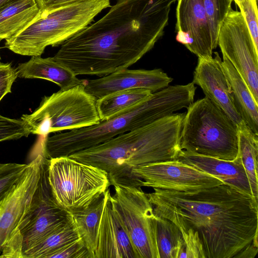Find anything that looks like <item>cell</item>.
<instances>
[{
    "instance_id": "3",
    "label": "cell",
    "mask_w": 258,
    "mask_h": 258,
    "mask_svg": "<svg viewBox=\"0 0 258 258\" xmlns=\"http://www.w3.org/2000/svg\"><path fill=\"white\" fill-rule=\"evenodd\" d=\"M184 114L174 113L68 157L105 171L110 185L133 179L131 172L135 167L177 160L182 151L180 132Z\"/></svg>"
},
{
    "instance_id": "32",
    "label": "cell",
    "mask_w": 258,
    "mask_h": 258,
    "mask_svg": "<svg viewBox=\"0 0 258 258\" xmlns=\"http://www.w3.org/2000/svg\"><path fill=\"white\" fill-rule=\"evenodd\" d=\"M0 257L24 258L23 237L20 229L12 235L2 247Z\"/></svg>"
},
{
    "instance_id": "12",
    "label": "cell",
    "mask_w": 258,
    "mask_h": 258,
    "mask_svg": "<svg viewBox=\"0 0 258 258\" xmlns=\"http://www.w3.org/2000/svg\"><path fill=\"white\" fill-rule=\"evenodd\" d=\"M46 157L42 153L27 164L19 178L0 199V254L10 237L19 230L38 187Z\"/></svg>"
},
{
    "instance_id": "18",
    "label": "cell",
    "mask_w": 258,
    "mask_h": 258,
    "mask_svg": "<svg viewBox=\"0 0 258 258\" xmlns=\"http://www.w3.org/2000/svg\"><path fill=\"white\" fill-rule=\"evenodd\" d=\"M177 160L212 175L224 184L252 197L247 176L238 154L235 159L229 161L182 150Z\"/></svg>"
},
{
    "instance_id": "21",
    "label": "cell",
    "mask_w": 258,
    "mask_h": 258,
    "mask_svg": "<svg viewBox=\"0 0 258 258\" xmlns=\"http://www.w3.org/2000/svg\"><path fill=\"white\" fill-rule=\"evenodd\" d=\"M35 0H19L0 10V41L20 33L40 15Z\"/></svg>"
},
{
    "instance_id": "20",
    "label": "cell",
    "mask_w": 258,
    "mask_h": 258,
    "mask_svg": "<svg viewBox=\"0 0 258 258\" xmlns=\"http://www.w3.org/2000/svg\"><path fill=\"white\" fill-rule=\"evenodd\" d=\"M222 66L231 88L234 106L242 120L258 135V103L240 74L223 56Z\"/></svg>"
},
{
    "instance_id": "27",
    "label": "cell",
    "mask_w": 258,
    "mask_h": 258,
    "mask_svg": "<svg viewBox=\"0 0 258 258\" xmlns=\"http://www.w3.org/2000/svg\"><path fill=\"white\" fill-rule=\"evenodd\" d=\"M232 0H202L211 30L214 46H218L220 26L231 9Z\"/></svg>"
},
{
    "instance_id": "7",
    "label": "cell",
    "mask_w": 258,
    "mask_h": 258,
    "mask_svg": "<svg viewBox=\"0 0 258 258\" xmlns=\"http://www.w3.org/2000/svg\"><path fill=\"white\" fill-rule=\"evenodd\" d=\"M47 180L54 202L67 213L88 208L111 185L105 171L68 156L49 159Z\"/></svg>"
},
{
    "instance_id": "29",
    "label": "cell",
    "mask_w": 258,
    "mask_h": 258,
    "mask_svg": "<svg viewBox=\"0 0 258 258\" xmlns=\"http://www.w3.org/2000/svg\"><path fill=\"white\" fill-rule=\"evenodd\" d=\"M27 166L16 163H0V199L19 178Z\"/></svg>"
},
{
    "instance_id": "17",
    "label": "cell",
    "mask_w": 258,
    "mask_h": 258,
    "mask_svg": "<svg viewBox=\"0 0 258 258\" xmlns=\"http://www.w3.org/2000/svg\"><path fill=\"white\" fill-rule=\"evenodd\" d=\"M106 193L94 258H136L126 228L110 201L109 188Z\"/></svg>"
},
{
    "instance_id": "15",
    "label": "cell",
    "mask_w": 258,
    "mask_h": 258,
    "mask_svg": "<svg viewBox=\"0 0 258 258\" xmlns=\"http://www.w3.org/2000/svg\"><path fill=\"white\" fill-rule=\"evenodd\" d=\"M173 78L160 69L119 70L102 78L86 80V90L97 99L117 91L144 88L154 93L168 87Z\"/></svg>"
},
{
    "instance_id": "30",
    "label": "cell",
    "mask_w": 258,
    "mask_h": 258,
    "mask_svg": "<svg viewBox=\"0 0 258 258\" xmlns=\"http://www.w3.org/2000/svg\"><path fill=\"white\" fill-rule=\"evenodd\" d=\"M257 0H243L239 8L258 50Z\"/></svg>"
},
{
    "instance_id": "26",
    "label": "cell",
    "mask_w": 258,
    "mask_h": 258,
    "mask_svg": "<svg viewBox=\"0 0 258 258\" xmlns=\"http://www.w3.org/2000/svg\"><path fill=\"white\" fill-rule=\"evenodd\" d=\"M79 238L69 219L64 225L46 235L26 251L24 253V258H46L50 254Z\"/></svg>"
},
{
    "instance_id": "34",
    "label": "cell",
    "mask_w": 258,
    "mask_h": 258,
    "mask_svg": "<svg viewBox=\"0 0 258 258\" xmlns=\"http://www.w3.org/2000/svg\"><path fill=\"white\" fill-rule=\"evenodd\" d=\"M81 0H35L41 12L50 11Z\"/></svg>"
},
{
    "instance_id": "13",
    "label": "cell",
    "mask_w": 258,
    "mask_h": 258,
    "mask_svg": "<svg viewBox=\"0 0 258 258\" xmlns=\"http://www.w3.org/2000/svg\"><path fill=\"white\" fill-rule=\"evenodd\" d=\"M68 214L54 202L45 172H42L30 208L19 227L24 253L39 241L64 225Z\"/></svg>"
},
{
    "instance_id": "22",
    "label": "cell",
    "mask_w": 258,
    "mask_h": 258,
    "mask_svg": "<svg viewBox=\"0 0 258 258\" xmlns=\"http://www.w3.org/2000/svg\"><path fill=\"white\" fill-rule=\"evenodd\" d=\"M106 198L105 192L88 208L67 213L68 218L79 237L91 253L92 258H94L99 223Z\"/></svg>"
},
{
    "instance_id": "19",
    "label": "cell",
    "mask_w": 258,
    "mask_h": 258,
    "mask_svg": "<svg viewBox=\"0 0 258 258\" xmlns=\"http://www.w3.org/2000/svg\"><path fill=\"white\" fill-rule=\"evenodd\" d=\"M16 70L18 77L25 79H42L56 84L64 90L85 83L68 68L55 61L52 57L42 58L33 56L25 62L19 63Z\"/></svg>"
},
{
    "instance_id": "37",
    "label": "cell",
    "mask_w": 258,
    "mask_h": 258,
    "mask_svg": "<svg viewBox=\"0 0 258 258\" xmlns=\"http://www.w3.org/2000/svg\"><path fill=\"white\" fill-rule=\"evenodd\" d=\"M1 56H0V63H1Z\"/></svg>"
},
{
    "instance_id": "8",
    "label": "cell",
    "mask_w": 258,
    "mask_h": 258,
    "mask_svg": "<svg viewBox=\"0 0 258 258\" xmlns=\"http://www.w3.org/2000/svg\"><path fill=\"white\" fill-rule=\"evenodd\" d=\"M85 84L44 96L33 113L23 114L21 119L31 133L46 136L98 123L97 98L86 90Z\"/></svg>"
},
{
    "instance_id": "25",
    "label": "cell",
    "mask_w": 258,
    "mask_h": 258,
    "mask_svg": "<svg viewBox=\"0 0 258 258\" xmlns=\"http://www.w3.org/2000/svg\"><path fill=\"white\" fill-rule=\"evenodd\" d=\"M156 221L159 258H186L185 244L177 226L169 220L156 215Z\"/></svg>"
},
{
    "instance_id": "10",
    "label": "cell",
    "mask_w": 258,
    "mask_h": 258,
    "mask_svg": "<svg viewBox=\"0 0 258 258\" xmlns=\"http://www.w3.org/2000/svg\"><path fill=\"white\" fill-rule=\"evenodd\" d=\"M218 45L258 103V50L240 12L230 10L220 26Z\"/></svg>"
},
{
    "instance_id": "14",
    "label": "cell",
    "mask_w": 258,
    "mask_h": 258,
    "mask_svg": "<svg viewBox=\"0 0 258 258\" xmlns=\"http://www.w3.org/2000/svg\"><path fill=\"white\" fill-rule=\"evenodd\" d=\"M176 40L198 58L212 56L214 46L202 0H177Z\"/></svg>"
},
{
    "instance_id": "24",
    "label": "cell",
    "mask_w": 258,
    "mask_h": 258,
    "mask_svg": "<svg viewBox=\"0 0 258 258\" xmlns=\"http://www.w3.org/2000/svg\"><path fill=\"white\" fill-rule=\"evenodd\" d=\"M150 90L135 88L117 91L96 100V108L101 120L108 119L121 111L135 106L149 98Z\"/></svg>"
},
{
    "instance_id": "33",
    "label": "cell",
    "mask_w": 258,
    "mask_h": 258,
    "mask_svg": "<svg viewBox=\"0 0 258 258\" xmlns=\"http://www.w3.org/2000/svg\"><path fill=\"white\" fill-rule=\"evenodd\" d=\"M17 77V71L11 63H0V101L7 94L11 92L12 85Z\"/></svg>"
},
{
    "instance_id": "6",
    "label": "cell",
    "mask_w": 258,
    "mask_h": 258,
    "mask_svg": "<svg viewBox=\"0 0 258 258\" xmlns=\"http://www.w3.org/2000/svg\"><path fill=\"white\" fill-rule=\"evenodd\" d=\"M186 108L180 132L181 149L225 160L235 159L238 154L237 125L206 97Z\"/></svg>"
},
{
    "instance_id": "16",
    "label": "cell",
    "mask_w": 258,
    "mask_h": 258,
    "mask_svg": "<svg viewBox=\"0 0 258 258\" xmlns=\"http://www.w3.org/2000/svg\"><path fill=\"white\" fill-rule=\"evenodd\" d=\"M214 53V57L198 58L192 82L199 86L205 97L238 125L243 121L234 106L230 85L222 66V58L217 52Z\"/></svg>"
},
{
    "instance_id": "1",
    "label": "cell",
    "mask_w": 258,
    "mask_h": 258,
    "mask_svg": "<svg viewBox=\"0 0 258 258\" xmlns=\"http://www.w3.org/2000/svg\"><path fill=\"white\" fill-rule=\"evenodd\" d=\"M177 0H117L100 20L61 44L53 58L75 75L128 68L154 46Z\"/></svg>"
},
{
    "instance_id": "4",
    "label": "cell",
    "mask_w": 258,
    "mask_h": 258,
    "mask_svg": "<svg viewBox=\"0 0 258 258\" xmlns=\"http://www.w3.org/2000/svg\"><path fill=\"white\" fill-rule=\"evenodd\" d=\"M196 89L192 82L168 86L97 124L44 136L41 142L42 152L48 159L68 156L148 125L186 108L194 102Z\"/></svg>"
},
{
    "instance_id": "36",
    "label": "cell",
    "mask_w": 258,
    "mask_h": 258,
    "mask_svg": "<svg viewBox=\"0 0 258 258\" xmlns=\"http://www.w3.org/2000/svg\"><path fill=\"white\" fill-rule=\"evenodd\" d=\"M232 1H233L235 2V3L238 6V7H239L240 5L243 1V0H232Z\"/></svg>"
},
{
    "instance_id": "31",
    "label": "cell",
    "mask_w": 258,
    "mask_h": 258,
    "mask_svg": "<svg viewBox=\"0 0 258 258\" xmlns=\"http://www.w3.org/2000/svg\"><path fill=\"white\" fill-rule=\"evenodd\" d=\"M46 258H92L83 241L79 238L48 255Z\"/></svg>"
},
{
    "instance_id": "9",
    "label": "cell",
    "mask_w": 258,
    "mask_h": 258,
    "mask_svg": "<svg viewBox=\"0 0 258 258\" xmlns=\"http://www.w3.org/2000/svg\"><path fill=\"white\" fill-rule=\"evenodd\" d=\"M112 204L130 237L136 258H159L156 215L139 180L122 179L111 184Z\"/></svg>"
},
{
    "instance_id": "11",
    "label": "cell",
    "mask_w": 258,
    "mask_h": 258,
    "mask_svg": "<svg viewBox=\"0 0 258 258\" xmlns=\"http://www.w3.org/2000/svg\"><path fill=\"white\" fill-rule=\"evenodd\" d=\"M133 179L141 186L181 191L199 190L224 183L219 179L177 160L149 163L134 168Z\"/></svg>"
},
{
    "instance_id": "2",
    "label": "cell",
    "mask_w": 258,
    "mask_h": 258,
    "mask_svg": "<svg viewBox=\"0 0 258 258\" xmlns=\"http://www.w3.org/2000/svg\"><path fill=\"white\" fill-rule=\"evenodd\" d=\"M146 193L155 215L197 231L206 258H253L258 251V203L226 184Z\"/></svg>"
},
{
    "instance_id": "28",
    "label": "cell",
    "mask_w": 258,
    "mask_h": 258,
    "mask_svg": "<svg viewBox=\"0 0 258 258\" xmlns=\"http://www.w3.org/2000/svg\"><path fill=\"white\" fill-rule=\"evenodd\" d=\"M29 126L23 119H11L0 115V142L28 137Z\"/></svg>"
},
{
    "instance_id": "5",
    "label": "cell",
    "mask_w": 258,
    "mask_h": 258,
    "mask_svg": "<svg viewBox=\"0 0 258 258\" xmlns=\"http://www.w3.org/2000/svg\"><path fill=\"white\" fill-rule=\"evenodd\" d=\"M110 0H81L42 12L5 47L22 55L41 56L48 46H56L80 32L105 9Z\"/></svg>"
},
{
    "instance_id": "35",
    "label": "cell",
    "mask_w": 258,
    "mask_h": 258,
    "mask_svg": "<svg viewBox=\"0 0 258 258\" xmlns=\"http://www.w3.org/2000/svg\"><path fill=\"white\" fill-rule=\"evenodd\" d=\"M19 0H0V10L11 3Z\"/></svg>"
},
{
    "instance_id": "23",
    "label": "cell",
    "mask_w": 258,
    "mask_h": 258,
    "mask_svg": "<svg viewBox=\"0 0 258 258\" xmlns=\"http://www.w3.org/2000/svg\"><path fill=\"white\" fill-rule=\"evenodd\" d=\"M237 126L238 154L247 176L252 196L258 203V135L244 121Z\"/></svg>"
}]
</instances>
